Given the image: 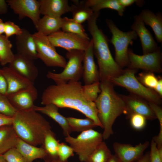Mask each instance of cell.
I'll use <instances>...</instances> for the list:
<instances>
[{
	"instance_id": "cell-1",
	"label": "cell",
	"mask_w": 162,
	"mask_h": 162,
	"mask_svg": "<svg viewBox=\"0 0 162 162\" xmlns=\"http://www.w3.org/2000/svg\"><path fill=\"white\" fill-rule=\"evenodd\" d=\"M82 86L79 81H69L65 83L50 85L43 92L41 104L45 105L52 104L58 108L76 110L92 119L97 126L102 128L95 104L85 96Z\"/></svg>"
},
{
	"instance_id": "cell-2",
	"label": "cell",
	"mask_w": 162,
	"mask_h": 162,
	"mask_svg": "<svg viewBox=\"0 0 162 162\" xmlns=\"http://www.w3.org/2000/svg\"><path fill=\"white\" fill-rule=\"evenodd\" d=\"M109 80L100 81V92L94 102L98 116L104 129L103 140L108 139L113 134L112 125L116 118L124 113L125 106L121 96L115 91Z\"/></svg>"
},
{
	"instance_id": "cell-3",
	"label": "cell",
	"mask_w": 162,
	"mask_h": 162,
	"mask_svg": "<svg viewBox=\"0 0 162 162\" xmlns=\"http://www.w3.org/2000/svg\"><path fill=\"white\" fill-rule=\"evenodd\" d=\"M100 11L94 12L87 21L88 30L92 36L94 55L97 60L100 81L109 80L121 74L124 71L117 64L110 51L109 40L97 25Z\"/></svg>"
},
{
	"instance_id": "cell-4",
	"label": "cell",
	"mask_w": 162,
	"mask_h": 162,
	"mask_svg": "<svg viewBox=\"0 0 162 162\" xmlns=\"http://www.w3.org/2000/svg\"><path fill=\"white\" fill-rule=\"evenodd\" d=\"M12 125L18 137L35 146L42 145L46 136L52 131L50 123L33 109L17 110Z\"/></svg>"
},
{
	"instance_id": "cell-5",
	"label": "cell",
	"mask_w": 162,
	"mask_h": 162,
	"mask_svg": "<svg viewBox=\"0 0 162 162\" xmlns=\"http://www.w3.org/2000/svg\"><path fill=\"white\" fill-rule=\"evenodd\" d=\"M137 69L128 68L124 69L119 76L109 80L113 85L126 88L132 94L138 96L148 102L159 105L161 103V97L153 90L144 86L136 77Z\"/></svg>"
},
{
	"instance_id": "cell-6",
	"label": "cell",
	"mask_w": 162,
	"mask_h": 162,
	"mask_svg": "<svg viewBox=\"0 0 162 162\" xmlns=\"http://www.w3.org/2000/svg\"><path fill=\"white\" fill-rule=\"evenodd\" d=\"M106 22L112 34L110 41L115 48L114 60L118 65L123 69L128 67L129 64L128 46L132 45L133 40H136L138 36L133 30L124 32L120 30L111 20L106 19Z\"/></svg>"
},
{
	"instance_id": "cell-7",
	"label": "cell",
	"mask_w": 162,
	"mask_h": 162,
	"mask_svg": "<svg viewBox=\"0 0 162 162\" xmlns=\"http://www.w3.org/2000/svg\"><path fill=\"white\" fill-rule=\"evenodd\" d=\"M84 55V51L82 50L67 51L66 56L68 61L63 71L59 73L49 71L46 74L47 77L53 80L56 84L65 83L69 81H79L82 75Z\"/></svg>"
},
{
	"instance_id": "cell-8",
	"label": "cell",
	"mask_w": 162,
	"mask_h": 162,
	"mask_svg": "<svg viewBox=\"0 0 162 162\" xmlns=\"http://www.w3.org/2000/svg\"><path fill=\"white\" fill-rule=\"evenodd\" d=\"M103 140L102 134L93 129L81 132L76 137L69 135L65 138L80 160L83 162Z\"/></svg>"
},
{
	"instance_id": "cell-9",
	"label": "cell",
	"mask_w": 162,
	"mask_h": 162,
	"mask_svg": "<svg viewBox=\"0 0 162 162\" xmlns=\"http://www.w3.org/2000/svg\"><path fill=\"white\" fill-rule=\"evenodd\" d=\"M33 35L35 43L38 58L48 67L64 68L67 62L65 58L59 54L48 36L38 32Z\"/></svg>"
},
{
	"instance_id": "cell-10",
	"label": "cell",
	"mask_w": 162,
	"mask_h": 162,
	"mask_svg": "<svg viewBox=\"0 0 162 162\" xmlns=\"http://www.w3.org/2000/svg\"><path fill=\"white\" fill-rule=\"evenodd\" d=\"M128 55L129 62L128 68L141 69L152 72H162V54L160 46L154 51L142 55L136 54L131 49L129 48Z\"/></svg>"
},
{
	"instance_id": "cell-11",
	"label": "cell",
	"mask_w": 162,
	"mask_h": 162,
	"mask_svg": "<svg viewBox=\"0 0 162 162\" xmlns=\"http://www.w3.org/2000/svg\"><path fill=\"white\" fill-rule=\"evenodd\" d=\"M47 36L55 47H61L67 51L72 50L84 51L89 46L90 41V39L60 30Z\"/></svg>"
},
{
	"instance_id": "cell-12",
	"label": "cell",
	"mask_w": 162,
	"mask_h": 162,
	"mask_svg": "<svg viewBox=\"0 0 162 162\" xmlns=\"http://www.w3.org/2000/svg\"><path fill=\"white\" fill-rule=\"evenodd\" d=\"M8 5L21 20L28 17L36 26L40 19V2L36 0H7Z\"/></svg>"
},
{
	"instance_id": "cell-13",
	"label": "cell",
	"mask_w": 162,
	"mask_h": 162,
	"mask_svg": "<svg viewBox=\"0 0 162 162\" xmlns=\"http://www.w3.org/2000/svg\"><path fill=\"white\" fill-rule=\"evenodd\" d=\"M149 144L148 141L135 146L116 142L113 143V147L114 155L120 162H135L143 155Z\"/></svg>"
},
{
	"instance_id": "cell-14",
	"label": "cell",
	"mask_w": 162,
	"mask_h": 162,
	"mask_svg": "<svg viewBox=\"0 0 162 162\" xmlns=\"http://www.w3.org/2000/svg\"><path fill=\"white\" fill-rule=\"evenodd\" d=\"M121 96L125 106L124 114L127 118L132 114L137 113L143 115L147 120H153L156 118L146 100L132 94Z\"/></svg>"
},
{
	"instance_id": "cell-15",
	"label": "cell",
	"mask_w": 162,
	"mask_h": 162,
	"mask_svg": "<svg viewBox=\"0 0 162 162\" xmlns=\"http://www.w3.org/2000/svg\"><path fill=\"white\" fill-rule=\"evenodd\" d=\"M6 96L17 111L25 110L33 108L38 92L33 85Z\"/></svg>"
},
{
	"instance_id": "cell-16",
	"label": "cell",
	"mask_w": 162,
	"mask_h": 162,
	"mask_svg": "<svg viewBox=\"0 0 162 162\" xmlns=\"http://www.w3.org/2000/svg\"><path fill=\"white\" fill-rule=\"evenodd\" d=\"M8 67L34 82L38 76V70L34 64V60L17 53L14 54Z\"/></svg>"
},
{
	"instance_id": "cell-17",
	"label": "cell",
	"mask_w": 162,
	"mask_h": 162,
	"mask_svg": "<svg viewBox=\"0 0 162 162\" xmlns=\"http://www.w3.org/2000/svg\"><path fill=\"white\" fill-rule=\"evenodd\" d=\"M131 28L140 38L143 54L152 52L157 50L158 47L157 44L146 27L140 14L134 16Z\"/></svg>"
},
{
	"instance_id": "cell-18",
	"label": "cell",
	"mask_w": 162,
	"mask_h": 162,
	"mask_svg": "<svg viewBox=\"0 0 162 162\" xmlns=\"http://www.w3.org/2000/svg\"><path fill=\"white\" fill-rule=\"evenodd\" d=\"M93 44L92 39L89 45L84 51L82 63V76L85 85L100 82L99 70L94 59Z\"/></svg>"
},
{
	"instance_id": "cell-19",
	"label": "cell",
	"mask_w": 162,
	"mask_h": 162,
	"mask_svg": "<svg viewBox=\"0 0 162 162\" xmlns=\"http://www.w3.org/2000/svg\"><path fill=\"white\" fill-rule=\"evenodd\" d=\"M22 30L21 34L16 36L17 53L33 60L38 59V53L33 34L25 28H22Z\"/></svg>"
},
{
	"instance_id": "cell-20",
	"label": "cell",
	"mask_w": 162,
	"mask_h": 162,
	"mask_svg": "<svg viewBox=\"0 0 162 162\" xmlns=\"http://www.w3.org/2000/svg\"><path fill=\"white\" fill-rule=\"evenodd\" d=\"M2 69L7 85L6 95L34 85V82L8 67H4Z\"/></svg>"
},
{
	"instance_id": "cell-21",
	"label": "cell",
	"mask_w": 162,
	"mask_h": 162,
	"mask_svg": "<svg viewBox=\"0 0 162 162\" xmlns=\"http://www.w3.org/2000/svg\"><path fill=\"white\" fill-rule=\"evenodd\" d=\"M40 14L44 15L61 17L63 14L70 12V6L67 0H40Z\"/></svg>"
},
{
	"instance_id": "cell-22",
	"label": "cell",
	"mask_w": 162,
	"mask_h": 162,
	"mask_svg": "<svg viewBox=\"0 0 162 162\" xmlns=\"http://www.w3.org/2000/svg\"><path fill=\"white\" fill-rule=\"evenodd\" d=\"M33 109L50 117L56 122L62 128L64 135L66 137L70 135L72 131L68 124L67 118L58 111V108L55 105L50 104L44 106H34Z\"/></svg>"
},
{
	"instance_id": "cell-23",
	"label": "cell",
	"mask_w": 162,
	"mask_h": 162,
	"mask_svg": "<svg viewBox=\"0 0 162 162\" xmlns=\"http://www.w3.org/2000/svg\"><path fill=\"white\" fill-rule=\"evenodd\" d=\"M22 155L27 162H33L38 159H44L46 154L42 147H38L30 144L18 138L15 147Z\"/></svg>"
},
{
	"instance_id": "cell-24",
	"label": "cell",
	"mask_w": 162,
	"mask_h": 162,
	"mask_svg": "<svg viewBox=\"0 0 162 162\" xmlns=\"http://www.w3.org/2000/svg\"><path fill=\"white\" fill-rule=\"evenodd\" d=\"M145 24L149 26L154 32L158 42H162V15L160 12L156 14L147 9L142 10L140 14Z\"/></svg>"
},
{
	"instance_id": "cell-25",
	"label": "cell",
	"mask_w": 162,
	"mask_h": 162,
	"mask_svg": "<svg viewBox=\"0 0 162 162\" xmlns=\"http://www.w3.org/2000/svg\"><path fill=\"white\" fill-rule=\"evenodd\" d=\"M64 17L44 15L40 18L36 26L38 32L48 36L60 30Z\"/></svg>"
},
{
	"instance_id": "cell-26",
	"label": "cell",
	"mask_w": 162,
	"mask_h": 162,
	"mask_svg": "<svg viewBox=\"0 0 162 162\" xmlns=\"http://www.w3.org/2000/svg\"><path fill=\"white\" fill-rule=\"evenodd\" d=\"M18 138L12 125L0 127V155L15 147Z\"/></svg>"
},
{
	"instance_id": "cell-27",
	"label": "cell",
	"mask_w": 162,
	"mask_h": 162,
	"mask_svg": "<svg viewBox=\"0 0 162 162\" xmlns=\"http://www.w3.org/2000/svg\"><path fill=\"white\" fill-rule=\"evenodd\" d=\"M74 3L70 6V11L72 19L76 22L82 24L89 19L94 12L85 4L84 1L74 0Z\"/></svg>"
},
{
	"instance_id": "cell-28",
	"label": "cell",
	"mask_w": 162,
	"mask_h": 162,
	"mask_svg": "<svg viewBox=\"0 0 162 162\" xmlns=\"http://www.w3.org/2000/svg\"><path fill=\"white\" fill-rule=\"evenodd\" d=\"M84 1L86 4L94 12L108 8L116 10L120 16H122L125 8L119 4L118 0H87Z\"/></svg>"
},
{
	"instance_id": "cell-29",
	"label": "cell",
	"mask_w": 162,
	"mask_h": 162,
	"mask_svg": "<svg viewBox=\"0 0 162 162\" xmlns=\"http://www.w3.org/2000/svg\"><path fill=\"white\" fill-rule=\"evenodd\" d=\"M59 141L56 139L55 134L52 131L45 136L42 147L45 150L46 156L44 159L46 162H51L58 158V150Z\"/></svg>"
},
{
	"instance_id": "cell-30",
	"label": "cell",
	"mask_w": 162,
	"mask_h": 162,
	"mask_svg": "<svg viewBox=\"0 0 162 162\" xmlns=\"http://www.w3.org/2000/svg\"><path fill=\"white\" fill-rule=\"evenodd\" d=\"M12 44L5 35H0V64L3 66L9 64L14 56L12 50Z\"/></svg>"
},
{
	"instance_id": "cell-31",
	"label": "cell",
	"mask_w": 162,
	"mask_h": 162,
	"mask_svg": "<svg viewBox=\"0 0 162 162\" xmlns=\"http://www.w3.org/2000/svg\"><path fill=\"white\" fill-rule=\"evenodd\" d=\"M112 154L110 149L103 141L84 162H107Z\"/></svg>"
},
{
	"instance_id": "cell-32",
	"label": "cell",
	"mask_w": 162,
	"mask_h": 162,
	"mask_svg": "<svg viewBox=\"0 0 162 162\" xmlns=\"http://www.w3.org/2000/svg\"><path fill=\"white\" fill-rule=\"evenodd\" d=\"M71 130L72 131L82 132L93 128L97 126L91 119L86 117L84 119L73 117H66Z\"/></svg>"
},
{
	"instance_id": "cell-33",
	"label": "cell",
	"mask_w": 162,
	"mask_h": 162,
	"mask_svg": "<svg viewBox=\"0 0 162 162\" xmlns=\"http://www.w3.org/2000/svg\"><path fill=\"white\" fill-rule=\"evenodd\" d=\"M64 19L61 28L63 31L74 33L89 39L82 24L76 22L72 18L64 17Z\"/></svg>"
},
{
	"instance_id": "cell-34",
	"label": "cell",
	"mask_w": 162,
	"mask_h": 162,
	"mask_svg": "<svg viewBox=\"0 0 162 162\" xmlns=\"http://www.w3.org/2000/svg\"><path fill=\"white\" fill-rule=\"evenodd\" d=\"M83 93L86 98L89 100L94 102L100 92V82L85 85L82 86Z\"/></svg>"
},
{
	"instance_id": "cell-35",
	"label": "cell",
	"mask_w": 162,
	"mask_h": 162,
	"mask_svg": "<svg viewBox=\"0 0 162 162\" xmlns=\"http://www.w3.org/2000/svg\"><path fill=\"white\" fill-rule=\"evenodd\" d=\"M138 80L144 86L148 88L154 90L158 80L153 72L147 71L139 74Z\"/></svg>"
},
{
	"instance_id": "cell-36",
	"label": "cell",
	"mask_w": 162,
	"mask_h": 162,
	"mask_svg": "<svg viewBox=\"0 0 162 162\" xmlns=\"http://www.w3.org/2000/svg\"><path fill=\"white\" fill-rule=\"evenodd\" d=\"M17 111L11 104L6 95L0 94V114L13 117Z\"/></svg>"
},
{
	"instance_id": "cell-37",
	"label": "cell",
	"mask_w": 162,
	"mask_h": 162,
	"mask_svg": "<svg viewBox=\"0 0 162 162\" xmlns=\"http://www.w3.org/2000/svg\"><path fill=\"white\" fill-rule=\"evenodd\" d=\"M74 151L70 146L63 142L59 143L58 157L61 162H68V159L74 156Z\"/></svg>"
},
{
	"instance_id": "cell-38",
	"label": "cell",
	"mask_w": 162,
	"mask_h": 162,
	"mask_svg": "<svg viewBox=\"0 0 162 162\" xmlns=\"http://www.w3.org/2000/svg\"><path fill=\"white\" fill-rule=\"evenodd\" d=\"M2 155L7 162H27L15 147L10 149Z\"/></svg>"
},
{
	"instance_id": "cell-39",
	"label": "cell",
	"mask_w": 162,
	"mask_h": 162,
	"mask_svg": "<svg viewBox=\"0 0 162 162\" xmlns=\"http://www.w3.org/2000/svg\"><path fill=\"white\" fill-rule=\"evenodd\" d=\"M128 118L132 127L137 130H141L145 127L147 120L143 115L137 113L131 114Z\"/></svg>"
},
{
	"instance_id": "cell-40",
	"label": "cell",
	"mask_w": 162,
	"mask_h": 162,
	"mask_svg": "<svg viewBox=\"0 0 162 162\" xmlns=\"http://www.w3.org/2000/svg\"><path fill=\"white\" fill-rule=\"evenodd\" d=\"M22 31V28L14 22L10 21L4 22V33L7 38L13 35L17 36L21 34Z\"/></svg>"
},
{
	"instance_id": "cell-41",
	"label": "cell",
	"mask_w": 162,
	"mask_h": 162,
	"mask_svg": "<svg viewBox=\"0 0 162 162\" xmlns=\"http://www.w3.org/2000/svg\"><path fill=\"white\" fill-rule=\"evenodd\" d=\"M150 146V162H162V148H158L153 140Z\"/></svg>"
},
{
	"instance_id": "cell-42",
	"label": "cell",
	"mask_w": 162,
	"mask_h": 162,
	"mask_svg": "<svg viewBox=\"0 0 162 162\" xmlns=\"http://www.w3.org/2000/svg\"><path fill=\"white\" fill-rule=\"evenodd\" d=\"M151 109L157 118L160 124L159 133H162V109L159 105L154 103L148 102Z\"/></svg>"
},
{
	"instance_id": "cell-43",
	"label": "cell",
	"mask_w": 162,
	"mask_h": 162,
	"mask_svg": "<svg viewBox=\"0 0 162 162\" xmlns=\"http://www.w3.org/2000/svg\"><path fill=\"white\" fill-rule=\"evenodd\" d=\"M7 89V82L2 69L0 68V94L6 95Z\"/></svg>"
},
{
	"instance_id": "cell-44",
	"label": "cell",
	"mask_w": 162,
	"mask_h": 162,
	"mask_svg": "<svg viewBox=\"0 0 162 162\" xmlns=\"http://www.w3.org/2000/svg\"><path fill=\"white\" fill-rule=\"evenodd\" d=\"M119 4L123 7L125 8L135 3L139 7L142 6L144 4L142 0H118Z\"/></svg>"
},
{
	"instance_id": "cell-45",
	"label": "cell",
	"mask_w": 162,
	"mask_h": 162,
	"mask_svg": "<svg viewBox=\"0 0 162 162\" xmlns=\"http://www.w3.org/2000/svg\"><path fill=\"white\" fill-rule=\"evenodd\" d=\"M13 122V117L0 114V127L5 125H12Z\"/></svg>"
},
{
	"instance_id": "cell-46",
	"label": "cell",
	"mask_w": 162,
	"mask_h": 162,
	"mask_svg": "<svg viewBox=\"0 0 162 162\" xmlns=\"http://www.w3.org/2000/svg\"><path fill=\"white\" fill-rule=\"evenodd\" d=\"M8 5L6 1L0 0V15L6 14L7 13Z\"/></svg>"
},
{
	"instance_id": "cell-47",
	"label": "cell",
	"mask_w": 162,
	"mask_h": 162,
	"mask_svg": "<svg viewBox=\"0 0 162 162\" xmlns=\"http://www.w3.org/2000/svg\"><path fill=\"white\" fill-rule=\"evenodd\" d=\"M154 90L161 97L162 96V79L161 77L158 78L157 85Z\"/></svg>"
},
{
	"instance_id": "cell-48",
	"label": "cell",
	"mask_w": 162,
	"mask_h": 162,
	"mask_svg": "<svg viewBox=\"0 0 162 162\" xmlns=\"http://www.w3.org/2000/svg\"><path fill=\"white\" fill-rule=\"evenodd\" d=\"M135 162H150L149 152L146 153L143 155L139 159Z\"/></svg>"
},
{
	"instance_id": "cell-49",
	"label": "cell",
	"mask_w": 162,
	"mask_h": 162,
	"mask_svg": "<svg viewBox=\"0 0 162 162\" xmlns=\"http://www.w3.org/2000/svg\"><path fill=\"white\" fill-rule=\"evenodd\" d=\"M4 22L1 19H0V35L4 33Z\"/></svg>"
},
{
	"instance_id": "cell-50",
	"label": "cell",
	"mask_w": 162,
	"mask_h": 162,
	"mask_svg": "<svg viewBox=\"0 0 162 162\" xmlns=\"http://www.w3.org/2000/svg\"><path fill=\"white\" fill-rule=\"evenodd\" d=\"M107 162H120L117 158L114 155L112 154Z\"/></svg>"
},
{
	"instance_id": "cell-51",
	"label": "cell",
	"mask_w": 162,
	"mask_h": 162,
	"mask_svg": "<svg viewBox=\"0 0 162 162\" xmlns=\"http://www.w3.org/2000/svg\"><path fill=\"white\" fill-rule=\"evenodd\" d=\"M0 162H7L2 155H0Z\"/></svg>"
},
{
	"instance_id": "cell-52",
	"label": "cell",
	"mask_w": 162,
	"mask_h": 162,
	"mask_svg": "<svg viewBox=\"0 0 162 162\" xmlns=\"http://www.w3.org/2000/svg\"><path fill=\"white\" fill-rule=\"evenodd\" d=\"M50 162H61L58 159V158L53 160Z\"/></svg>"
},
{
	"instance_id": "cell-53",
	"label": "cell",
	"mask_w": 162,
	"mask_h": 162,
	"mask_svg": "<svg viewBox=\"0 0 162 162\" xmlns=\"http://www.w3.org/2000/svg\"></svg>"
}]
</instances>
